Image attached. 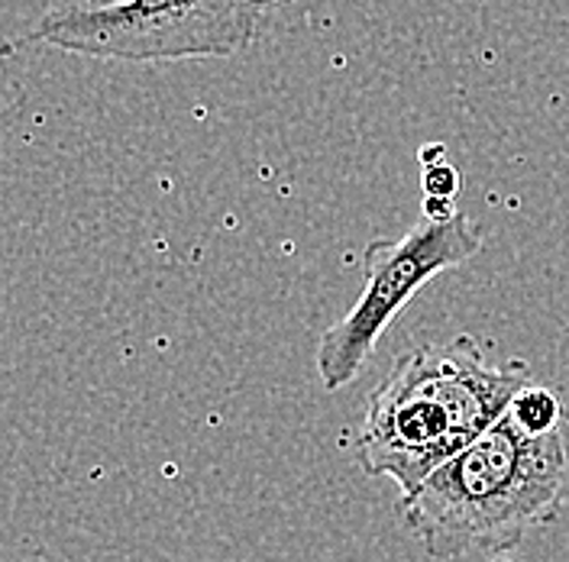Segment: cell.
Returning <instances> with one entry per match:
<instances>
[{
    "label": "cell",
    "instance_id": "obj_1",
    "mask_svg": "<svg viewBox=\"0 0 569 562\" xmlns=\"http://www.w3.org/2000/svg\"><path fill=\"white\" fill-rule=\"evenodd\" d=\"M569 508V421L528 433L498 418L418 492L401 498V521L430 560L515 550Z\"/></svg>",
    "mask_w": 569,
    "mask_h": 562
},
{
    "label": "cell",
    "instance_id": "obj_2",
    "mask_svg": "<svg viewBox=\"0 0 569 562\" xmlns=\"http://www.w3.org/2000/svg\"><path fill=\"white\" fill-rule=\"evenodd\" d=\"M531 385L525 362L496 365L472 337L398 355L386 382L369 394L356 436L366 475L391 479L401 498L462 453Z\"/></svg>",
    "mask_w": 569,
    "mask_h": 562
},
{
    "label": "cell",
    "instance_id": "obj_3",
    "mask_svg": "<svg viewBox=\"0 0 569 562\" xmlns=\"http://www.w3.org/2000/svg\"><path fill=\"white\" fill-rule=\"evenodd\" d=\"M259 33L256 0H98L49 10L30 39L113 62L230 59Z\"/></svg>",
    "mask_w": 569,
    "mask_h": 562
},
{
    "label": "cell",
    "instance_id": "obj_4",
    "mask_svg": "<svg viewBox=\"0 0 569 562\" xmlns=\"http://www.w3.org/2000/svg\"><path fill=\"white\" fill-rule=\"evenodd\" d=\"M482 249L479 227L453 213L447 220L425 217L398 240H372L362 252V288L356 304L323 330L318 343V375L327 391L353 382L382 333L427 281L469 262Z\"/></svg>",
    "mask_w": 569,
    "mask_h": 562
},
{
    "label": "cell",
    "instance_id": "obj_5",
    "mask_svg": "<svg viewBox=\"0 0 569 562\" xmlns=\"http://www.w3.org/2000/svg\"><path fill=\"white\" fill-rule=\"evenodd\" d=\"M508 418L518 426H525L528 433H547V430H553V426H560V423L567 421V411H563L557 391L531 382L528 388H521L518 398L511 401Z\"/></svg>",
    "mask_w": 569,
    "mask_h": 562
},
{
    "label": "cell",
    "instance_id": "obj_6",
    "mask_svg": "<svg viewBox=\"0 0 569 562\" xmlns=\"http://www.w3.org/2000/svg\"><path fill=\"white\" fill-rule=\"evenodd\" d=\"M421 184H425V198H453L457 201V194H460V172L443 155L437 162H427Z\"/></svg>",
    "mask_w": 569,
    "mask_h": 562
},
{
    "label": "cell",
    "instance_id": "obj_7",
    "mask_svg": "<svg viewBox=\"0 0 569 562\" xmlns=\"http://www.w3.org/2000/svg\"><path fill=\"white\" fill-rule=\"evenodd\" d=\"M453 213H460L453 198H425V217H430V220H447Z\"/></svg>",
    "mask_w": 569,
    "mask_h": 562
},
{
    "label": "cell",
    "instance_id": "obj_8",
    "mask_svg": "<svg viewBox=\"0 0 569 562\" xmlns=\"http://www.w3.org/2000/svg\"><path fill=\"white\" fill-rule=\"evenodd\" d=\"M437 159H443V145H427V149H421V165L437 162Z\"/></svg>",
    "mask_w": 569,
    "mask_h": 562
},
{
    "label": "cell",
    "instance_id": "obj_9",
    "mask_svg": "<svg viewBox=\"0 0 569 562\" xmlns=\"http://www.w3.org/2000/svg\"><path fill=\"white\" fill-rule=\"evenodd\" d=\"M256 3H282V0H256Z\"/></svg>",
    "mask_w": 569,
    "mask_h": 562
}]
</instances>
